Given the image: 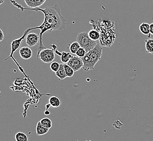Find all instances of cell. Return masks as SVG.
Wrapping results in <instances>:
<instances>
[{
    "mask_svg": "<svg viewBox=\"0 0 153 141\" xmlns=\"http://www.w3.org/2000/svg\"><path fill=\"white\" fill-rule=\"evenodd\" d=\"M56 75L59 78L60 80L64 79L67 77V76L65 73L64 64H60V66L59 68V70L56 73Z\"/></svg>",
    "mask_w": 153,
    "mask_h": 141,
    "instance_id": "cell-15",
    "label": "cell"
},
{
    "mask_svg": "<svg viewBox=\"0 0 153 141\" xmlns=\"http://www.w3.org/2000/svg\"><path fill=\"white\" fill-rule=\"evenodd\" d=\"M76 41L79 43L80 47L85 50L86 53L93 50L97 45L96 41L90 38L87 32H83L78 34L76 37Z\"/></svg>",
    "mask_w": 153,
    "mask_h": 141,
    "instance_id": "cell-4",
    "label": "cell"
},
{
    "mask_svg": "<svg viewBox=\"0 0 153 141\" xmlns=\"http://www.w3.org/2000/svg\"><path fill=\"white\" fill-rule=\"evenodd\" d=\"M71 52H62L61 57V61L64 64H67L68 62H69L71 58H72L73 56L71 54Z\"/></svg>",
    "mask_w": 153,
    "mask_h": 141,
    "instance_id": "cell-18",
    "label": "cell"
},
{
    "mask_svg": "<svg viewBox=\"0 0 153 141\" xmlns=\"http://www.w3.org/2000/svg\"><path fill=\"white\" fill-rule=\"evenodd\" d=\"M48 131H49L48 129H47L41 125L40 121L37 123L36 127V132L37 135H44L46 134H47V132H48Z\"/></svg>",
    "mask_w": 153,
    "mask_h": 141,
    "instance_id": "cell-13",
    "label": "cell"
},
{
    "mask_svg": "<svg viewBox=\"0 0 153 141\" xmlns=\"http://www.w3.org/2000/svg\"><path fill=\"white\" fill-rule=\"evenodd\" d=\"M5 0H0V4H2L4 2Z\"/></svg>",
    "mask_w": 153,
    "mask_h": 141,
    "instance_id": "cell-27",
    "label": "cell"
},
{
    "mask_svg": "<svg viewBox=\"0 0 153 141\" xmlns=\"http://www.w3.org/2000/svg\"><path fill=\"white\" fill-rule=\"evenodd\" d=\"M0 34H1V36H0V41L1 42V41H3V39L4 38V33H3V30H1V29H0Z\"/></svg>",
    "mask_w": 153,
    "mask_h": 141,
    "instance_id": "cell-24",
    "label": "cell"
},
{
    "mask_svg": "<svg viewBox=\"0 0 153 141\" xmlns=\"http://www.w3.org/2000/svg\"><path fill=\"white\" fill-rule=\"evenodd\" d=\"M16 141H29L28 137L26 133L24 132H18L15 136Z\"/></svg>",
    "mask_w": 153,
    "mask_h": 141,
    "instance_id": "cell-19",
    "label": "cell"
},
{
    "mask_svg": "<svg viewBox=\"0 0 153 141\" xmlns=\"http://www.w3.org/2000/svg\"><path fill=\"white\" fill-rule=\"evenodd\" d=\"M38 58L45 63H52L55 59V52L53 50L46 48L38 54Z\"/></svg>",
    "mask_w": 153,
    "mask_h": 141,
    "instance_id": "cell-5",
    "label": "cell"
},
{
    "mask_svg": "<svg viewBox=\"0 0 153 141\" xmlns=\"http://www.w3.org/2000/svg\"><path fill=\"white\" fill-rule=\"evenodd\" d=\"M86 54V51L82 47H80L79 49V50L76 52V56L82 59V58H84Z\"/></svg>",
    "mask_w": 153,
    "mask_h": 141,
    "instance_id": "cell-23",
    "label": "cell"
},
{
    "mask_svg": "<svg viewBox=\"0 0 153 141\" xmlns=\"http://www.w3.org/2000/svg\"><path fill=\"white\" fill-rule=\"evenodd\" d=\"M150 34L153 35V23L150 24Z\"/></svg>",
    "mask_w": 153,
    "mask_h": 141,
    "instance_id": "cell-25",
    "label": "cell"
},
{
    "mask_svg": "<svg viewBox=\"0 0 153 141\" xmlns=\"http://www.w3.org/2000/svg\"><path fill=\"white\" fill-rule=\"evenodd\" d=\"M33 30V28H30L24 32L23 35L20 38L17 39H15L14 40L12 41L11 43V48H12V52H11V54L10 56H9V57H8L7 58L5 59V60H7V59H9V58H11L13 56V55L14 54V53H15V51L18 50V48L20 46L21 43L22 42V41L24 40L25 37H26V35L28 33L30 32V31Z\"/></svg>",
    "mask_w": 153,
    "mask_h": 141,
    "instance_id": "cell-6",
    "label": "cell"
},
{
    "mask_svg": "<svg viewBox=\"0 0 153 141\" xmlns=\"http://www.w3.org/2000/svg\"><path fill=\"white\" fill-rule=\"evenodd\" d=\"M88 36L90 38L94 41H96L100 39V33L96 30H90L88 32Z\"/></svg>",
    "mask_w": 153,
    "mask_h": 141,
    "instance_id": "cell-17",
    "label": "cell"
},
{
    "mask_svg": "<svg viewBox=\"0 0 153 141\" xmlns=\"http://www.w3.org/2000/svg\"><path fill=\"white\" fill-rule=\"evenodd\" d=\"M13 4L21 9L22 11L24 10H30L36 12H41L44 14L45 19L43 23L41 26L34 27L33 30L40 29L41 32L40 33V44L38 48V54L41 50L46 48L42 43V36L47 31H52L54 30H65L67 27V20L62 14L61 10L59 6L56 4L54 6H49L44 9L37 8H24L15 2L14 0L10 1Z\"/></svg>",
    "mask_w": 153,
    "mask_h": 141,
    "instance_id": "cell-1",
    "label": "cell"
},
{
    "mask_svg": "<svg viewBox=\"0 0 153 141\" xmlns=\"http://www.w3.org/2000/svg\"><path fill=\"white\" fill-rule=\"evenodd\" d=\"M67 64L72 68L74 72L79 70L84 66V62H82V59L76 56H73Z\"/></svg>",
    "mask_w": 153,
    "mask_h": 141,
    "instance_id": "cell-7",
    "label": "cell"
},
{
    "mask_svg": "<svg viewBox=\"0 0 153 141\" xmlns=\"http://www.w3.org/2000/svg\"><path fill=\"white\" fill-rule=\"evenodd\" d=\"M103 55V47L100 44H97L93 50L86 53L82 58L84 62L83 70L85 71L92 70L95 68L97 62L100 60Z\"/></svg>",
    "mask_w": 153,
    "mask_h": 141,
    "instance_id": "cell-3",
    "label": "cell"
},
{
    "mask_svg": "<svg viewBox=\"0 0 153 141\" xmlns=\"http://www.w3.org/2000/svg\"><path fill=\"white\" fill-rule=\"evenodd\" d=\"M40 122L42 126L48 129H50L53 126V122L50 118H44Z\"/></svg>",
    "mask_w": 153,
    "mask_h": 141,
    "instance_id": "cell-16",
    "label": "cell"
},
{
    "mask_svg": "<svg viewBox=\"0 0 153 141\" xmlns=\"http://www.w3.org/2000/svg\"><path fill=\"white\" fill-rule=\"evenodd\" d=\"M139 30L143 35H148L150 34V24L147 22L142 23L139 27Z\"/></svg>",
    "mask_w": 153,
    "mask_h": 141,
    "instance_id": "cell-12",
    "label": "cell"
},
{
    "mask_svg": "<svg viewBox=\"0 0 153 141\" xmlns=\"http://www.w3.org/2000/svg\"><path fill=\"white\" fill-rule=\"evenodd\" d=\"M92 141V140H87V141Z\"/></svg>",
    "mask_w": 153,
    "mask_h": 141,
    "instance_id": "cell-28",
    "label": "cell"
},
{
    "mask_svg": "<svg viewBox=\"0 0 153 141\" xmlns=\"http://www.w3.org/2000/svg\"><path fill=\"white\" fill-rule=\"evenodd\" d=\"M48 102L51 106V107L54 108H59L62 104V102L59 97L54 96H52L49 98Z\"/></svg>",
    "mask_w": 153,
    "mask_h": 141,
    "instance_id": "cell-11",
    "label": "cell"
},
{
    "mask_svg": "<svg viewBox=\"0 0 153 141\" xmlns=\"http://www.w3.org/2000/svg\"><path fill=\"white\" fill-rule=\"evenodd\" d=\"M145 48L146 53L153 54V39H148L145 40Z\"/></svg>",
    "mask_w": 153,
    "mask_h": 141,
    "instance_id": "cell-14",
    "label": "cell"
},
{
    "mask_svg": "<svg viewBox=\"0 0 153 141\" xmlns=\"http://www.w3.org/2000/svg\"><path fill=\"white\" fill-rule=\"evenodd\" d=\"M40 41V35L35 33H30L26 37V42L28 47H34Z\"/></svg>",
    "mask_w": 153,
    "mask_h": 141,
    "instance_id": "cell-8",
    "label": "cell"
},
{
    "mask_svg": "<svg viewBox=\"0 0 153 141\" xmlns=\"http://www.w3.org/2000/svg\"><path fill=\"white\" fill-rule=\"evenodd\" d=\"M51 114V112H50L49 110H46L45 112V115L48 116V115H50Z\"/></svg>",
    "mask_w": 153,
    "mask_h": 141,
    "instance_id": "cell-26",
    "label": "cell"
},
{
    "mask_svg": "<svg viewBox=\"0 0 153 141\" xmlns=\"http://www.w3.org/2000/svg\"><path fill=\"white\" fill-rule=\"evenodd\" d=\"M64 66L65 73L67 76V77L70 78V77H72L74 76L75 72L72 69V68H71L70 66H68L67 64H64Z\"/></svg>",
    "mask_w": 153,
    "mask_h": 141,
    "instance_id": "cell-21",
    "label": "cell"
},
{
    "mask_svg": "<svg viewBox=\"0 0 153 141\" xmlns=\"http://www.w3.org/2000/svg\"><path fill=\"white\" fill-rule=\"evenodd\" d=\"M21 58L25 60H28L32 58L33 56L32 50L30 47H22L19 50Z\"/></svg>",
    "mask_w": 153,
    "mask_h": 141,
    "instance_id": "cell-9",
    "label": "cell"
},
{
    "mask_svg": "<svg viewBox=\"0 0 153 141\" xmlns=\"http://www.w3.org/2000/svg\"><path fill=\"white\" fill-rule=\"evenodd\" d=\"M80 47H80V45L79 44V43L77 41L74 42L71 44L70 45V52L73 54H76V52L79 50V49Z\"/></svg>",
    "mask_w": 153,
    "mask_h": 141,
    "instance_id": "cell-20",
    "label": "cell"
},
{
    "mask_svg": "<svg viewBox=\"0 0 153 141\" xmlns=\"http://www.w3.org/2000/svg\"><path fill=\"white\" fill-rule=\"evenodd\" d=\"M60 66V64L57 62H53L51 64L50 68L51 70L54 72L56 73L58 70H59V68Z\"/></svg>",
    "mask_w": 153,
    "mask_h": 141,
    "instance_id": "cell-22",
    "label": "cell"
},
{
    "mask_svg": "<svg viewBox=\"0 0 153 141\" xmlns=\"http://www.w3.org/2000/svg\"><path fill=\"white\" fill-rule=\"evenodd\" d=\"M25 2L29 8H37L42 6L46 0H24Z\"/></svg>",
    "mask_w": 153,
    "mask_h": 141,
    "instance_id": "cell-10",
    "label": "cell"
},
{
    "mask_svg": "<svg viewBox=\"0 0 153 141\" xmlns=\"http://www.w3.org/2000/svg\"><path fill=\"white\" fill-rule=\"evenodd\" d=\"M90 23L100 33V44L101 46L110 47L114 44L116 39L115 21L109 20L90 21Z\"/></svg>",
    "mask_w": 153,
    "mask_h": 141,
    "instance_id": "cell-2",
    "label": "cell"
}]
</instances>
